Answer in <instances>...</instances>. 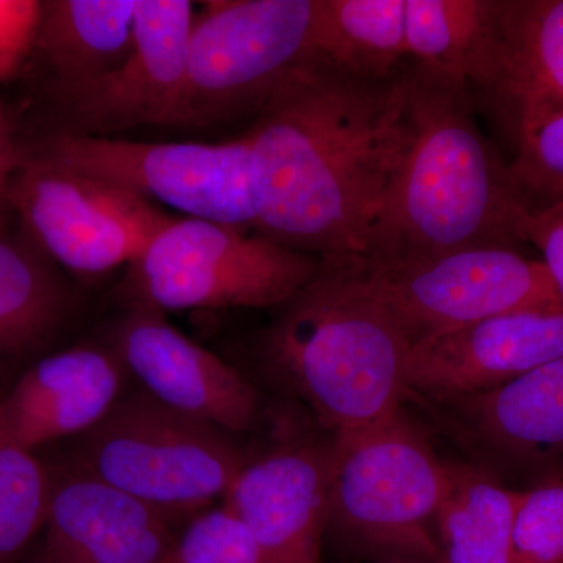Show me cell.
Wrapping results in <instances>:
<instances>
[{"mask_svg":"<svg viewBox=\"0 0 563 563\" xmlns=\"http://www.w3.org/2000/svg\"><path fill=\"white\" fill-rule=\"evenodd\" d=\"M442 404L468 442L496 465L512 473L543 474V481L561 477L563 355L495 390Z\"/></svg>","mask_w":563,"mask_h":563,"instance_id":"obj_17","label":"cell"},{"mask_svg":"<svg viewBox=\"0 0 563 563\" xmlns=\"http://www.w3.org/2000/svg\"><path fill=\"white\" fill-rule=\"evenodd\" d=\"M266 563H321L329 520V446L280 448L247 462L225 493Z\"/></svg>","mask_w":563,"mask_h":563,"instance_id":"obj_14","label":"cell"},{"mask_svg":"<svg viewBox=\"0 0 563 563\" xmlns=\"http://www.w3.org/2000/svg\"><path fill=\"white\" fill-rule=\"evenodd\" d=\"M379 563H443L442 561H388Z\"/></svg>","mask_w":563,"mask_h":563,"instance_id":"obj_31","label":"cell"},{"mask_svg":"<svg viewBox=\"0 0 563 563\" xmlns=\"http://www.w3.org/2000/svg\"><path fill=\"white\" fill-rule=\"evenodd\" d=\"M407 60L383 79L314 52L250 133L255 235L313 257L363 254L412 139Z\"/></svg>","mask_w":563,"mask_h":563,"instance_id":"obj_1","label":"cell"},{"mask_svg":"<svg viewBox=\"0 0 563 563\" xmlns=\"http://www.w3.org/2000/svg\"><path fill=\"white\" fill-rule=\"evenodd\" d=\"M73 301L46 258L0 232V354L22 355L47 342Z\"/></svg>","mask_w":563,"mask_h":563,"instance_id":"obj_23","label":"cell"},{"mask_svg":"<svg viewBox=\"0 0 563 563\" xmlns=\"http://www.w3.org/2000/svg\"><path fill=\"white\" fill-rule=\"evenodd\" d=\"M246 463L228 432L140 390L80 437L70 466L179 523L224 498Z\"/></svg>","mask_w":563,"mask_h":563,"instance_id":"obj_5","label":"cell"},{"mask_svg":"<svg viewBox=\"0 0 563 563\" xmlns=\"http://www.w3.org/2000/svg\"><path fill=\"white\" fill-rule=\"evenodd\" d=\"M518 239L540 252V261L563 303V206L525 210L518 222Z\"/></svg>","mask_w":563,"mask_h":563,"instance_id":"obj_29","label":"cell"},{"mask_svg":"<svg viewBox=\"0 0 563 563\" xmlns=\"http://www.w3.org/2000/svg\"><path fill=\"white\" fill-rule=\"evenodd\" d=\"M10 209L33 250L81 277L129 268L172 220L146 199L41 152L22 157L11 180Z\"/></svg>","mask_w":563,"mask_h":563,"instance_id":"obj_9","label":"cell"},{"mask_svg":"<svg viewBox=\"0 0 563 563\" xmlns=\"http://www.w3.org/2000/svg\"><path fill=\"white\" fill-rule=\"evenodd\" d=\"M520 490L488 473L450 463L437 536L443 563H515L514 526Z\"/></svg>","mask_w":563,"mask_h":563,"instance_id":"obj_21","label":"cell"},{"mask_svg":"<svg viewBox=\"0 0 563 563\" xmlns=\"http://www.w3.org/2000/svg\"><path fill=\"white\" fill-rule=\"evenodd\" d=\"M501 0H406L410 60L490 96L503 73Z\"/></svg>","mask_w":563,"mask_h":563,"instance_id":"obj_20","label":"cell"},{"mask_svg":"<svg viewBox=\"0 0 563 563\" xmlns=\"http://www.w3.org/2000/svg\"><path fill=\"white\" fill-rule=\"evenodd\" d=\"M412 139L362 255L374 265L476 246L518 247L525 207L509 166L481 131L466 81L407 63Z\"/></svg>","mask_w":563,"mask_h":563,"instance_id":"obj_2","label":"cell"},{"mask_svg":"<svg viewBox=\"0 0 563 563\" xmlns=\"http://www.w3.org/2000/svg\"><path fill=\"white\" fill-rule=\"evenodd\" d=\"M363 284L410 344L496 314L563 309L542 261L520 247L476 246L383 266L357 254Z\"/></svg>","mask_w":563,"mask_h":563,"instance_id":"obj_8","label":"cell"},{"mask_svg":"<svg viewBox=\"0 0 563 563\" xmlns=\"http://www.w3.org/2000/svg\"><path fill=\"white\" fill-rule=\"evenodd\" d=\"M14 563H20V562H14ZM31 563H43V561H41V555H40V558H38V559H36V561H35V562H31Z\"/></svg>","mask_w":563,"mask_h":563,"instance_id":"obj_32","label":"cell"},{"mask_svg":"<svg viewBox=\"0 0 563 563\" xmlns=\"http://www.w3.org/2000/svg\"><path fill=\"white\" fill-rule=\"evenodd\" d=\"M135 10L136 0L43 2L33 54L38 52L65 106L124 60Z\"/></svg>","mask_w":563,"mask_h":563,"instance_id":"obj_19","label":"cell"},{"mask_svg":"<svg viewBox=\"0 0 563 563\" xmlns=\"http://www.w3.org/2000/svg\"><path fill=\"white\" fill-rule=\"evenodd\" d=\"M450 463L402 412L339 433L329 446L328 531L380 562L442 561L437 515Z\"/></svg>","mask_w":563,"mask_h":563,"instance_id":"obj_4","label":"cell"},{"mask_svg":"<svg viewBox=\"0 0 563 563\" xmlns=\"http://www.w3.org/2000/svg\"><path fill=\"white\" fill-rule=\"evenodd\" d=\"M54 474L36 457L0 435V563H14L46 526Z\"/></svg>","mask_w":563,"mask_h":563,"instance_id":"obj_24","label":"cell"},{"mask_svg":"<svg viewBox=\"0 0 563 563\" xmlns=\"http://www.w3.org/2000/svg\"><path fill=\"white\" fill-rule=\"evenodd\" d=\"M509 177L525 210L563 206V110L514 133Z\"/></svg>","mask_w":563,"mask_h":563,"instance_id":"obj_25","label":"cell"},{"mask_svg":"<svg viewBox=\"0 0 563 563\" xmlns=\"http://www.w3.org/2000/svg\"><path fill=\"white\" fill-rule=\"evenodd\" d=\"M195 20L188 0H136L131 51L117 69L66 103L69 132L111 136L176 124Z\"/></svg>","mask_w":563,"mask_h":563,"instance_id":"obj_11","label":"cell"},{"mask_svg":"<svg viewBox=\"0 0 563 563\" xmlns=\"http://www.w3.org/2000/svg\"><path fill=\"white\" fill-rule=\"evenodd\" d=\"M21 161L9 118L0 110V217L10 207L11 180Z\"/></svg>","mask_w":563,"mask_h":563,"instance_id":"obj_30","label":"cell"},{"mask_svg":"<svg viewBox=\"0 0 563 563\" xmlns=\"http://www.w3.org/2000/svg\"><path fill=\"white\" fill-rule=\"evenodd\" d=\"M314 0L207 2L192 25L176 124L210 128L258 114L314 54Z\"/></svg>","mask_w":563,"mask_h":563,"instance_id":"obj_7","label":"cell"},{"mask_svg":"<svg viewBox=\"0 0 563 563\" xmlns=\"http://www.w3.org/2000/svg\"><path fill=\"white\" fill-rule=\"evenodd\" d=\"M41 13L38 0H0V81L13 79L32 57Z\"/></svg>","mask_w":563,"mask_h":563,"instance_id":"obj_28","label":"cell"},{"mask_svg":"<svg viewBox=\"0 0 563 563\" xmlns=\"http://www.w3.org/2000/svg\"><path fill=\"white\" fill-rule=\"evenodd\" d=\"M320 257L220 224L180 218L152 236L128 268V307L157 312L277 309L307 284Z\"/></svg>","mask_w":563,"mask_h":563,"instance_id":"obj_6","label":"cell"},{"mask_svg":"<svg viewBox=\"0 0 563 563\" xmlns=\"http://www.w3.org/2000/svg\"><path fill=\"white\" fill-rule=\"evenodd\" d=\"M312 43L347 73L391 76L409 60L406 0H314Z\"/></svg>","mask_w":563,"mask_h":563,"instance_id":"obj_22","label":"cell"},{"mask_svg":"<svg viewBox=\"0 0 563 563\" xmlns=\"http://www.w3.org/2000/svg\"><path fill=\"white\" fill-rule=\"evenodd\" d=\"M503 73L488 98L510 133L563 110V0H501Z\"/></svg>","mask_w":563,"mask_h":563,"instance_id":"obj_18","label":"cell"},{"mask_svg":"<svg viewBox=\"0 0 563 563\" xmlns=\"http://www.w3.org/2000/svg\"><path fill=\"white\" fill-rule=\"evenodd\" d=\"M111 347L74 346L33 363L0 398V435L25 450L95 429L122 398Z\"/></svg>","mask_w":563,"mask_h":563,"instance_id":"obj_16","label":"cell"},{"mask_svg":"<svg viewBox=\"0 0 563 563\" xmlns=\"http://www.w3.org/2000/svg\"><path fill=\"white\" fill-rule=\"evenodd\" d=\"M169 562V561H168Z\"/></svg>","mask_w":563,"mask_h":563,"instance_id":"obj_33","label":"cell"},{"mask_svg":"<svg viewBox=\"0 0 563 563\" xmlns=\"http://www.w3.org/2000/svg\"><path fill=\"white\" fill-rule=\"evenodd\" d=\"M40 152L185 218L255 231L250 133L224 143H143L66 131L47 139Z\"/></svg>","mask_w":563,"mask_h":563,"instance_id":"obj_10","label":"cell"},{"mask_svg":"<svg viewBox=\"0 0 563 563\" xmlns=\"http://www.w3.org/2000/svg\"><path fill=\"white\" fill-rule=\"evenodd\" d=\"M110 347L140 380L141 390L163 406L228 433L254 424L258 395L250 380L177 331L165 313L129 307Z\"/></svg>","mask_w":563,"mask_h":563,"instance_id":"obj_12","label":"cell"},{"mask_svg":"<svg viewBox=\"0 0 563 563\" xmlns=\"http://www.w3.org/2000/svg\"><path fill=\"white\" fill-rule=\"evenodd\" d=\"M515 563H563V477L520 490L514 526Z\"/></svg>","mask_w":563,"mask_h":563,"instance_id":"obj_26","label":"cell"},{"mask_svg":"<svg viewBox=\"0 0 563 563\" xmlns=\"http://www.w3.org/2000/svg\"><path fill=\"white\" fill-rule=\"evenodd\" d=\"M563 355V309L496 314L415 343L407 391L433 401L495 390Z\"/></svg>","mask_w":563,"mask_h":563,"instance_id":"obj_13","label":"cell"},{"mask_svg":"<svg viewBox=\"0 0 563 563\" xmlns=\"http://www.w3.org/2000/svg\"><path fill=\"white\" fill-rule=\"evenodd\" d=\"M410 350L363 284L357 254L320 257L312 279L277 307L262 339L273 373L335 435L401 412Z\"/></svg>","mask_w":563,"mask_h":563,"instance_id":"obj_3","label":"cell"},{"mask_svg":"<svg viewBox=\"0 0 563 563\" xmlns=\"http://www.w3.org/2000/svg\"><path fill=\"white\" fill-rule=\"evenodd\" d=\"M174 521L77 472L54 474L43 563H168Z\"/></svg>","mask_w":563,"mask_h":563,"instance_id":"obj_15","label":"cell"},{"mask_svg":"<svg viewBox=\"0 0 563 563\" xmlns=\"http://www.w3.org/2000/svg\"><path fill=\"white\" fill-rule=\"evenodd\" d=\"M168 563H266L257 544L224 506L187 521Z\"/></svg>","mask_w":563,"mask_h":563,"instance_id":"obj_27","label":"cell"}]
</instances>
